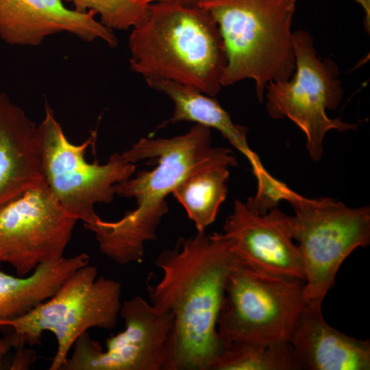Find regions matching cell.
<instances>
[{
	"mask_svg": "<svg viewBox=\"0 0 370 370\" xmlns=\"http://www.w3.org/2000/svg\"><path fill=\"white\" fill-rule=\"evenodd\" d=\"M236 260L222 233L197 232L162 250V277L148 285L150 302L174 323L164 370H212L225 349L217 329L230 272Z\"/></svg>",
	"mask_w": 370,
	"mask_h": 370,
	"instance_id": "cell-1",
	"label": "cell"
},
{
	"mask_svg": "<svg viewBox=\"0 0 370 370\" xmlns=\"http://www.w3.org/2000/svg\"><path fill=\"white\" fill-rule=\"evenodd\" d=\"M121 154L134 164L153 159L158 165L114 186L116 195L136 199L134 210L117 221L100 218L84 226L95 235L100 251L122 265L143 259L145 244L156 239L158 227L168 212L166 197L184 179L208 167L237 165L232 151L213 147L211 129L199 124L169 138H140Z\"/></svg>",
	"mask_w": 370,
	"mask_h": 370,
	"instance_id": "cell-2",
	"label": "cell"
},
{
	"mask_svg": "<svg viewBox=\"0 0 370 370\" xmlns=\"http://www.w3.org/2000/svg\"><path fill=\"white\" fill-rule=\"evenodd\" d=\"M131 69L214 97L226 64L223 40L210 12L197 3L158 1L131 29Z\"/></svg>",
	"mask_w": 370,
	"mask_h": 370,
	"instance_id": "cell-3",
	"label": "cell"
},
{
	"mask_svg": "<svg viewBox=\"0 0 370 370\" xmlns=\"http://www.w3.org/2000/svg\"><path fill=\"white\" fill-rule=\"evenodd\" d=\"M297 0H201L216 21L226 56L221 86L253 79L262 102L270 82L295 71L291 23Z\"/></svg>",
	"mask_w": 370,
	"mask_h": 370,
	"instance_id": "cell-4",
	"label": "cell"
},
{
	"mask_svg": "<svg viewBox=\"0 0 370 370\" xmlns=\"http://www.w3.org/2000/svg\"><path fill=\"white\" fill-rule=\"evenodd\" d=\"M121 284L98 276L97 268L88 264L74 271L49 299L24 314L0 320L9 327L11 346L40 345L45 331L52 332L57 349L49 370L61 369L75 341L91 328L112 330L121 307Z\"/></svg>",
	"mask_w": 370,
	"mask_h": 370,
	"instance_id": "cell-5",
	"label": "cell"
},
{
	"mask_svg": "<svg viewBox=\"0 0 370 370\" xmlns=\"http://www.w3.org/2000/svg\"><path fill=\"white\" fill-rule=\"evenodd\" d=\"M288 202L295 212L290 216L292 233L303 261L304 298L307 304L321 305L343 261L369 245L370 208L298 193Z\"/></svg>",
	"mask_w": 370,
	"mask_h": 370,
	"instance_id": "cell-6",
	"label": "cell"
},
{
	"mask_svg": "<svg viewBox=\"0 0 370 370\" xmlns=\"http://www.w3.org/2000/svg\"><path fill=\"white\" fill-rule=\"evenodd\" d=\"M304 281L249 267L238 258L228 275L217 329L234 343L290 341L306 305Z\"/></svg>",
	"mask_w": 370,
	"mask_h": 370,
	"instance_id": "cell-7",
	"label": "cell"
},
{
	"mask_svg": "<svg viewBox=\"0 0 370 370\" xmlns=\"http://www.w3.org/2000/svg\"><path fill=\"white\" fill-rule=\"evenodd\" d=\"M38 135L42 173L51 192L77 220L84 224L96 222L100 217L95 205L112 202L114 186L132 177L135 164L119 153L104 164L88 162L86 149L95 141L96 132L80 145L71 143L47 104Z\"/></svg>",
	"mask_w": 370,
	"mask_h": 370,
	"instance_id": "cell-8",
	"label": "cell"
},
{
	"mask_svg": "<svg viewBox=\"0 0 370 370\" xmlns=\"http://www.w3.org/2000/svg\"><path fill=\"white\" fill-rule=\"evenodd\" d=\"M293 42L295 72L291 79L267 86V110L271 118H287L298 126L306 136L310 158L317 161L323 153V139L328 131L355 130L356 125L330 119L326 114V110L338 106L343 95L336 64L317 56L312 37L307 31L293 32Z\"/></svg>",
	"mask_w": 370,
	"mask_h": 370,
	"instance_id": "cell-9",
	"label": "cell"
},
{
	"mask_svg": "<svg viewBox=\"0 0 370 370\" xmlns=\"http://www.w3.org/2000/svg\"><path fill=\"white\" fill-rule=\"evenodd\" d=\"M77 221L44 179L0 208V264L23 277L63 257Z\"/></svg>",
	"mask_w": 370,
	"mask_h": 370,
	"instance_id": "cell-10",
	"label": "cell"
},
{
	"mask_svg": "<svg viewBox=\"0 0 370 370\" xmlns=\"http://www.w3.org/2000/svg\"><path fill=\"white\" fill-rule=\"evenodd\" d=\"M125 329L107 339L103 350L88 332L75 341L63 370H164L173 316L135 296L122 302Z\"/></svg>",
	"mask_w": 370,
	"mask_h": 370,
	"instance_id": "cell-11",
	"label": "cell"
},
{
	"mask_svg": "<svg viewBox=\"0 0 370 370\" xmlns=\"http://www.w3.org/2000/svg\"><path fill=\"white\" fill-rule=\"evenodd\" d=\"M222 234L245 265L269 274L304 281L301 252L293 243L290 216L275 208L264 214L253 212L245 203L234 202Z\"/></svg>",
	"mask_w": 370,
	"mask_h": 370,
	"instance_id": "cell-12",
	"label": "cell"
},
{
	"mask_svg": "<svg viewBox=\"0 0 370 370\" xmlns=\"http://www.w3.org/2000/svg\"><path fill=\"white\" fill-rule=\"evenodd\" d=\"M95 15L69 9L62 0H0V38L11 45L37 46L50 35L67 32L115 47L118 40L113 31Z\"/></svg>",
	"mask_w": 370,
	"mask_h": 370,
	"instance_id": "cell-13",
	"label": "cell"
},
{
	"mask_svg": "<svg viewBox=\"0 0 370 370\" xmlns=\"http://www.w3.org/2000/svg\"><path fill=\"white\" fill-rule=\"evenodd\" d=\"M290 343L300 370L370 369L369 340L349 336L328 325L320 304H306Z\"/></svg>",
	"mask_w": 370,
	"mask_h": 370,
	"instance_id": "cell-14",
	"label": "cell"
},
{
	"mask_svg": "<svg viewBox=\"0 0 370 370\" xmlns=\"http://www.w3.org/2000/svg\"><path fill=\"white\" fill-rule=\"evenodd\" d=\"M44 180L38 125L0 94V208Z\"/></svg>",
	"mask_w": 370,
	"mask_h": 370,
	"instance_id": "cell-15",
	"label": "cell"
},
{
	"mask_svg": "<svg viewBox=\"0 0 370 370\" xmlns=\"http://www.w3.org/2000/svg\"><path fill=\"white\" fill-rule=\"evenodd\" d=\"M145 81L151 88L165 94L173 103L172 115L160 125V127L171 123L189 121L214 128L247 158L253 173L263 167L247 143V128L235 124L213 97L173 81L158 78H147Z\"/></svg>",
	"mask_w": 370,
	"mask_h": 370,
	"instance_id": "cell-16",
	"label": "cell"
},
{
	"mask_svg": "<svg viewBox=\"0 0 370 370\" xmlns=\"http://www.w3.org/2000/svg\"><path fill=\"white\" fill-rule=\"evenodd\" d=\"M85 253L38 266L30 274L14 276L0 271V320L20 317L51 297L77 269L88 264Z\"/></svg>",
	"mask_w": 370,
	"mask_h": 370,
	"instance_id": "cell-17",
	"label": "cell"
},
{
	"mask_svg": "<svg viewBox=\"0 0 370 370\" xmlns=\"http://www.w3.org/2000/svg\"><path fill=\"white\" fill-rule=\"evenodd\" d=\"M229 168L217 165L197 171L184 179L171 193L197 232L206 231L214 221L226 198Z\"/></svg>",
	"mask_w": 370,
	"mask_h": 370,
	"instance_id": "cell-18",
	"label": "cell"
},
{
	"mask_svg": "<svg viewBox=\"0 0 370 370\" xmlns=\"http://www.w3.org/2000/svg\"><path fill=\"white\" fill-rule=\"evenodd\" d=\"M212 370H300L290 341L228 345Z\"/></svg>",
	"mask_w": 370,
	"mask_h": 370,
	"instance_id": "cell-19",
	"label": "cell"
},
{
	"mask_svg": "<svg viewBox=\"0 0 370 370\" xmlns=\"http://www.w3.org/2000/svg\"><path fill=\"white\" fill-rule=\"evenodd\" d=\"M75 10L92 11L100 22L113 30H127L142 23L147 16L153 0H65Z\"/></svg>",
	"mask_w": 370,
	"mask_h": 370,
	"instance_id": "cell-20",
	"label": "cell"
},
{
	"mask_svg": "<svg viewBox=\"0 0 370 370\" xmlns=\"http://www.w3.org/2000/svg\"><path fill=\"white\" fill-rule=\"evenodd\" d=\"M254 175L257 180V190L245 204L254 213L264 214L277 208L281 201H288L297 193L271 176L264 167Z\"/></svg>",
	"mask_w": 370,
	"mask_h": 370,
	"instance_id": "cell-21",
	"label": "cell"
},
{
	"mask_svg": "<svg viewBox=\"0 0 370 370\" xmlns=\"http://www.w3.org/2000/svg\"><path fill=\"white\" fill-rule=\"evenodd\" d=\"M10 347L12 346L8 338L4 339L0 337V369H2L3 367L4 357L7 354Z\"/></svg>",
	"mask_w": 370,
	"mask_h": 370,
	"instance_id": "cell-22",
	"label": "cell"
},
{
	"mask_svg": "<svg viewBox=\"0 0 370 370\" xmlns=\"http://www.w3.org/2000/svg\"><path fill=\"white\" fill-rule=\"evenodd\" d=\"M201 0H153L154 2L158 1H184V2H191V3H198Z\"/></svg>",
	"mask_w": 370,
	"mask_h": 370,
	"instance_id": "cell-23",
	"label": "cell"
}]
</instances>
